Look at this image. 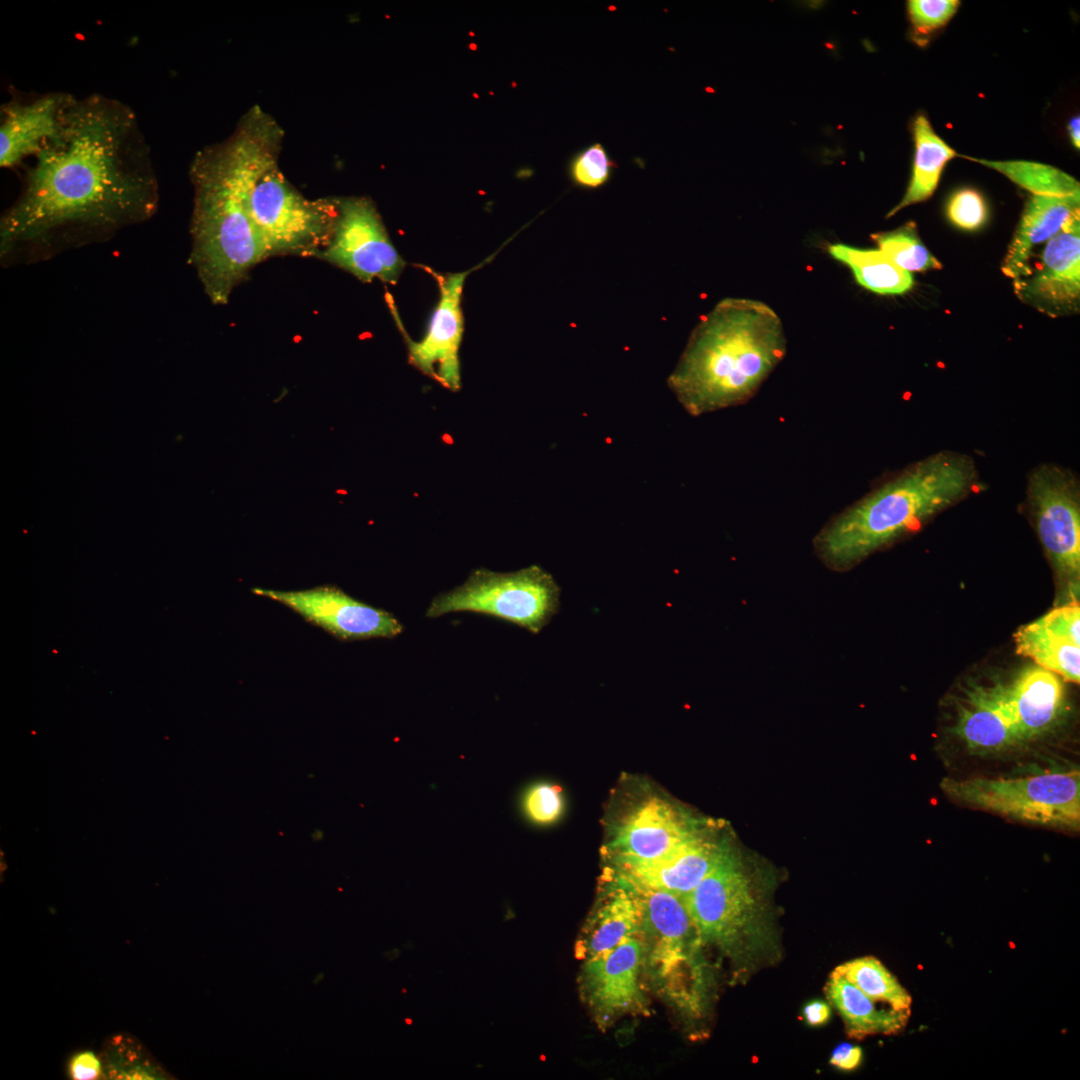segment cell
<instances>
[{"label": "cell", "mask_w": 1080, "mask_h": 1080, "mask_svg": "<svg viewBox=\"0 0 1080 1080\" xmlns=\"http://www.w3.org/2000/svg\"><path fill=\"white\" fill-rule=\"evenodd\" d=\"M34 159L0 219L4 265L107 240L157 211L149 148L133 110L116 99L70 95L58 133Z\"/></svg>", "instance_id": "6da1fadb"}, {"label": "cell", "mask_w": 1080, "mask_h": 1080, "mask_svg": "<svg viewBox=\"0 0 1080 1080\" xmlns=\"http://www.w3.org/2000/svg\"><path fill=\"white\" fill-rule=\"evenodd\" d=\"M280 133L254 108L228 140L204 148L191 164L190 262L213 304H226L250 270L268 258L251 219L249 192L260 165L277 150Z\"/></svg>", "instance_id": "7a4b0ae2"}, {"label": "cell", "mask_w": 1080, "mask_h": 1080, "mask_svg": "<svg viewBox=\"0 0 1080 1080\" xmlns=\"http://www.w3.org/2000/svg\"><path fill=\"white\" fill-rule=\"evenodd\" d=\"M786 344L768 304L723 299L691 332L668 386L693 416L744 404L783 360Z\"/></svg>", "instance_id": "3957f363"}, {"label": "cell", "mask_w": 1080, "mask_h": 1080, "mask_svg": "<svg viewBox=\"0 0 1080 1080\" xmlns=\"http://www.w3.org/2000/svg\"><path fill=\"white\" fill-rule=\"evenodd\" d=\"M973 459L954 451L930 455L885 481L832 519L814 539L824 564L844 571L969 496Z\"/></svg>", "instance_id": "277c9868"}, {"label": "cell", "mask_w": 1080, "mask_h": 1080, "mask_svg": "<svg viewBox=\"0 0 1080 1080\" xmlns=\"http://www.w3.org/2000/svg\"><path fill=\"white\" fill-rule=\"evenodd\" d=\"M272 151L256 172L249 192V210L267 257H316L332 238L339 199L309 200L293 188L277 166Z\"/></svg>", "instance_id": "5b68a950"}, {"label": "cell", "mask_w": 1080, "mask_h": 1080, "mask_svg": "<svg viewBox=\"0 0 1080 1080\" xmlns=\"http://www.w3.org/2000/svg\"><path fill=\"white\" fill-rule=\"evenodd\" d=\"M701 944L734 956L755 951L763 942L764 909L754 878L730 847L717 865L681 897Z\"/></svg>", "instance_id": "8992f818"}, {"label": "cell", "mask_w": 1080, "mask_h": 1080, "mask_svg": "<svg viewBox=\"0 0 1080 1080\" xmlns=\"http://www.w3.org/2000/svg\"><path fill=\"white\" fill-rule=\"evenodd\" d=\"M560 588L553 576L532 565L515 572L476 569L460 586L437 595L426 616L474 612L539 633L559 610Z\"/></svg>", "instance_id": "52a82bcc"}, {"label": "cell", "mask_w": 1080, "mask_h": 1080, "mask_svg": "<svg viewBox=\"0 0 1080 1080\" xmlns=\"http://www.w3.org/2000/svg\"><path fill=\"white\" fill-rule=\"evenodd\" d=\"M949 797L1031 823L1076 829L1080 823V773H1047L1023 778H944Z\"/></svg>", "instance_id": "ba28073f"}, {"label": "cell", "mask_w": 1080, "mask_h": 1080, "mask_svg": "<svg viewBox=\"0 0 1080 1080\" xmlns=\"http://www.w3.org/2000/svg\"><path fill=\"white\" fill-rule=\"evenodd\" d=\"M1026 505L1054 571L1061 604L1078 601L1080 583V485L1076 475L1042 463L1028 475Z\"/></svg>", "instance_id": "9c48e42d"}, {"label": "cell", "mask_w": 1080, "mask_h": 1080, "mask_svg": "<svg viewBox=\"0 0 1080 1080\" xmlns=\"http://www.w3.org/2000/svg\"><path fill=\"white\" fill-rule=\"evenodd\" d=\"M625 882L641 909L642 937L648 939V963L655 978L667 995L677 1002L685 1001L684 979L688 971L694 972V958L701 942L682 898Z\"/></svg>", "instance_id": "30bf717a"}, {"label": "cell", "mask_w": 1080, "mask_h": 1080, "mask_svg": "<svg viewBox=\"0 0 1080 1080\" xmlns=\"http://www.w3.org/2000/svg\"><path fill=\"white\" fill-rule=\"evenodd\" d=\"M316 258L363 282L379 279L395 284L406 265L374 205L366 198L339 199L332 238Z\"/></svg>", "instance_id": "8fae6325"}, {"label": "cell", "mask_w": 1080, "mask_h": 1080, "mask_svg": "<svg viewBox=\"0 0 1080 1080\" xmlns=\"http://www.w3.org/2000/svg\"><path fill=\"white\" fill-rule=\"evenodd\" d=\"M253 592L291 608L340 640L393 638L403 631L393 614L354 599L336 587L299 591L255 588Z\"/></svg>", "instance_id": "7c38bea8"}, {"label": "cell", "mask_w": 1080, "mask_h": 1080, "mask_svg": "<svg viewBox=\"0 0 1080 1080\" xmlns=\"http://www.w3.org/2000/svg\"><path fill=\"white\" fill-rule=\"evenodd\" d=\"M1030 275L1014 281L1015 293L1051 317L1075 314L1080 304V214L1045 243Z\"/></svg>", "instance_id": "4fadbf2b"}, {"label": "cell", "mask_w": 1080, "mask_h": 1080, "mask_svg": "<svg viewBox=\"0 0 1080 1080\" xmlns=\"http://www.w3.org/2000/svg\"><path fill=\"white\" fill-rule=\"evenodd\" d=\"M644 956L641 936L585 960L580 979L582 996L601 1028L624 1014L646 1011L640 984Z\"/></svg>", "instance_id": "5bb4252c"}, {"label": "cell", "mask_w": 1080, "mask_h": 1080, "mask_svg": "<svg viewBox=\"0 0 1080 1080\" xmlns=\"http://www.w3.org/2000/svg\"><path fill=\"white\" fill-rule=\"evenodd\" d=\"M439 287V300L429 326L420 341L405 334L411 365L444 388L458 391L461 386L459 348L463 335L461 297L470 271L438 274L429 270Z\"/></svg>", "instance_id": "9a60e30c"}, {"label": "cell", "mask_w": 1080, "mask_h": 1080, "mask_svg": "<svg viewBox=\"0 0 1080 1080\" xmlns=\"http://www.w3.org/2000/svg\"><path fill=\"white\" fill-rule=\"evenodd\" d=\"M697 832L672 803L650 797L621 821L608 849L616 864L651 861L667 855Z\"/></svg>", "instance_id": "2e32d148"}, {"label": "cell", "mask_w": 1080, "mask_h": 1080, "mask_svg": "<svg viewBox=\"0 0 1080 1080\" xmlns=\"http://www.w3.org/2000/svg\"><path fill=\"white\" fill-rule=\"evenodd\" d=\"M1016 652L1038 666L1079 683L1080 606L1078 601L1060 604L1037 620L1021 626L1014 635Z\"/></svg>", "instance_id": "e0dca14e"}, {"label": "cell", "mask_w": 1080, "mask_h": 1080, "mask_svg": "<svg viewBox=\"0 0 1080 1080\" xmlns=\"http://www.w3.org/2000/svg\"><path fill=\"white\" fill-rule=\"evenodd\" d=\"M728 847L697 832L663 857L616 865L625 881L683 897L717 865Z\"/></svg>", "instance_id": "ac0fdd59"}, {"label": "cell", "mask_w": 1080, "mask_h": 1080, "mask_svg": "<svg viewBox=\"0 0 1080 1080\" xmlns=\"http://www.w3.org/2000/svg\"><path fill=\"white\" fill-rule=\"evenodd\" d=\"M67 93H48L32 100L9 101L1 108L0 166L13 168L34 157L58 133L69 100Z\"/></svg>", "instance_id": "d6986e66"}, {"label": "cell", "mask_w": 1080, "mask_h": 1080, "mask_svg": "<svg viewBox=\"0 0 1080 1080\" xmlns=\"http://www.w3.org/2000/svg\"><path fill=\"white\" fill-rule=\"evenodd\" d=\"M955 732L970 747L1001 750L1021 742L1008 701L1007 685H972L958 703Z\"/></svg>", "instance_id": "ffe728a7"}, {"label": "cell", "mask_w": 1080, "mask_h": 1080, "mask_svg": "<svg viewBox=\"0 0 1080 1080\" xmlns=\"http://www.w3.org/2000/svg\"><path fill=\"white\" fill-rule=\"evenodd\" d=\"M1080 196L1032 195L1022 212L1002 263V272L1013 281L1030 275L1036 247L1046 243L1079 213Z\"/></svg>", "instance_id": "44dd1931"}, {"label": "cell", "mask_w": 1080, "mask_h": 1080, "mask_svg": "<svg viewBox=\"0 0 1080 1080\" xmlns=\"http://www.w3.org/2000/svg\"><path fill=\"white\" fill-rule=\"evenodd\" d=\"M1007 695L1021 742L1051 729L1064 702L1059 676L1038 665L1024 669L1007 684Z\"/></svg>", "instance_id": "7402d4cb"}, {"label": "cell", "mask_w": 1080, "mask_h": 1080, "mask_svg": "<svg viewBox=\"0 0 1080 1080\" xmlns=\"http://www.w3.org/2000/svg\"><path fill=\"white\" fill-rule=\"evenodd\" d=\"M642 936V914L631 887L619 877L587 924L577 956L584 959L603 955L621 943Z\"/></svg>", "instance_id": "603a6c76"}, {"label": "cell", "mask_w": 1080, "mask_h": 1080, "mask_svg": "<svg viewBox=\"0 0 1080 1080\" xmlns=\"http://www.w3.org/2000/svg\"><path fill=\"white\" fill-rule=\"evenodd\" d=\"M825 993L841 1015L850 1037L860 1039L875 1034H895L907 1024L909 1010L877 1008L874 1000L834 971L825 986Z\"/></svg>", "instance_id": "cb8c5ba5"}, {"label": "cell", "mask_w": 1080, "mask_h": 1080, "mask_svg": "<svg viewBox=\"0 0 1080 1080\" xmlns=\"http://www.w3.org/2000/svg\"><path fill=\"white\" fill-rule=\"evenodd\" d=\"M913 137L915 154L911 179L903 198L887 217L931 197L938 186L945 165L958 155L935 132L925 115H919L914 120Z\"/></svg>", "instance_id": "d4e9b609"}, {"label": "cell", "mask_w": 1080, "mask_h": 1080, "mask_svg": "<svg viewBox=\"0 0 1080 1080\" xmlns=\"http://www.w3.org/2000/svg\"><path fill=\"white\" fill-rule=\"evenodd\" d=\"M828 253L851 269L859 285L876 294L900 295L914 285L911 273L899 268L880 250L832 244Z\"/></svg>", "instance_id": "484cf974"}, {"label": "cell", "mask_w": 1080, "mask_h": 1080, "mask_svg": "<svg viewBox=\"0 0 1080 1080\" xmlns=\"http://www.w3.org/2000/svg\"><path fill=\"white\" fill-rule=\"evenodd\" d=\"M961 156L996 170L1033 195L1080 196L1079 182L1053 166L1024 160L992 161Z\"/></svg>", "instance_id": "4316f807"}, {"label": "cell", "mask_w": 1080, "mask_h": 1080, "mask_svg": "<svg viewBox=\"0 0 1080 1080\" xmlns=\"http://www.w3.org/2000/svg\"><path fill=\"white\" fill-rule=\"evenodd\" d=\"M843 976L875 1002H884L895 1010H909L911 996L876 958L865 956L837 966Z\"/></svg>", "instance_id": "83f0119b"}, {"label": "cell", "mask_w": 1080, "mask_h": 1080, "mask_svg": "<svg viewBox=\"0 0 1080 1080\" xmlns=\"http://www.w3.org/2000/svg\"><path fill=\"white\" fill-rule=\"evenodd\" d=\"M879 249L894 264L907 272L942 268L937 258L922 243L916 224L907 222L899 228L871 235Z\"/></svg>", "instance_id": "f1b7e54d"}, {"label": "cell", "mask_w": 1080, "mask_h": 1080, "mask_svg": "<svg viewBox=\"0 0 1080 1080\" xmlns=\"http://www.w3.org/2000/svg\"><path fill=\"white\" fill-rule=\"evenodd\" d=\"M615 162L600 143L592 144L578 152L570 163V175L578 186L598 188L610 178Z\"/></svg>", "instance_id": "f546056e"}, {"label": "cell", "mask_w": 1080, "mask_h": 1080, "mask_svg": "<svg viewBox=\"0 0 1080 1080\" xmlns=\"http://www.w3.org/2000/svg\"><path fill=\"white\" fill-rule=\"evenodd\" d=\"M109 1047L116 1051L107 1048L113 1052L111 1056L116 1057L118 1060L117 1063L107 1064L106 1070L113 1078H159L156 1076V1070H160V1068L151 1064L148 1056L141 1052V1046L134 1045L130 1039L116 1038L114 1042L110 1043Z\"/></svg>", "instance_id": "4dcf8cb0"}, {"label": "cell", "mask_w": 1080, "mask_h": 1080, "mask_svg": "<svg viewBox=\"0 0 1080 1080\" xmlns=\"http://www.w3.org/2000/svg\"><path fill=\"white\" fill-rule=\"evenodd\" d=\"M522 807L527 818L537 825H550L562 815L564 800L558 785L541 782L525 792Z\"/></svg>", "instance_id": "1f68e13d"}, {"label": "cell", "mask_w": 1080, "mask_h": 1080, "mask_svg": "<svg viewBox=\"0 0 1080 1080\" xmlns=\"http://www.w3.org/2000/svg\"><path fill=\"white\" fill-rule=\"evenodd\" d=\"M960 2L956 0H911L908 15L917 37H927L946 25L956 13Z\"/></svg>", "instance_id": "d6a6232c"}, {"label": "cell", "mask_w": 1080, "mask_h": 1080, "mask_svg": "<svg viewBox=\"0 0 1080 1080\" xmlns=\"http://www.w3.org/2000/svg\"><path fill=\"white\" fill-rule=\"evenodd\" d=\"M947 216L958 228L976 230L987 220V205L977 190L963 188L950 197L947 204Z\"/></svg>", "instance_id": "836d02e7"}, {"label": "cell", "mask_w": 1080, "mask_h": 1080, "mask_svg": "<svg viewBox=\"0 0 1080 1080\" xmlns=\"http://www.w3.org/2000/svg\"><path fill=\"white\" fill-rule=\"evenodd\" d=\"M70 1075L76 1080H88L99 1077L102 1071L99 1059L92 1052L77 1054L70 1062Z\"/></svg>", "instance_id": "e575fe53"}, {"label": "cell", "mask_w": 1080, "mask_h": 1080, "mask_svg": "<svg viewBox=\"0 0 1080 1080\" xmlns=\"http://www.w3.org/2000/svg\"><path fill=\"white\" fill-rule=\"evenodd\" d=\"M861 1058L862 1051L860 1047L842 1043L832 1052L830 1063L842 1070H852L860 1064Z\"/></svg>", "instance_id": "d590c367"}, {"label": "cell", "mask_w": 1080, "mask_h": 1080, "mask_svg": "<svg viewBox=\"0 0 1080 1080\" xmlns=\"http://www.w3.org/2000/svg\"><path fill=\"white\" fill-rule=\"evenodd\" d=\"M804 1017L811 1026H819L826 1023L831 1015L829 1005L821 1000L808 1003L803 1010Z\"/></svg>", "instance_id": "8d00e7d4"}, {"label": "cell", "mask_w": 1080, "mask_h": 1080, "mask_svg": "<svg viewBox=\"0 0 1080 1080\" xmlns=\"http://www.w3.org/2000/svg\"><path fill=\"white\" fill-rule=\"evenodd\" d=\"M1079 124H1080L1079 117L1077 116V117H1074L1070 121L1069 126H1068L1069 136L1071 138V141H1072L1073 145L1077 149H1079V147H1080V133H1079V126L1080 125Z\"/></svg>", "instance_id": "74e56055"}, {"label": "cell", "mask_w": 1080, "mask_h": 1080, "mask_svg": "<svg viewBox=\"0 0 1080 1080\" xmlns=\"http://www.w3.org/2000/svg\"><path fill=\"white\" fill-rule=\"evenodd\" d=\"M406 1023H411L410 1019H406Z\"/></svg>", "instance_id": "f35d334b"}]
</instances>
